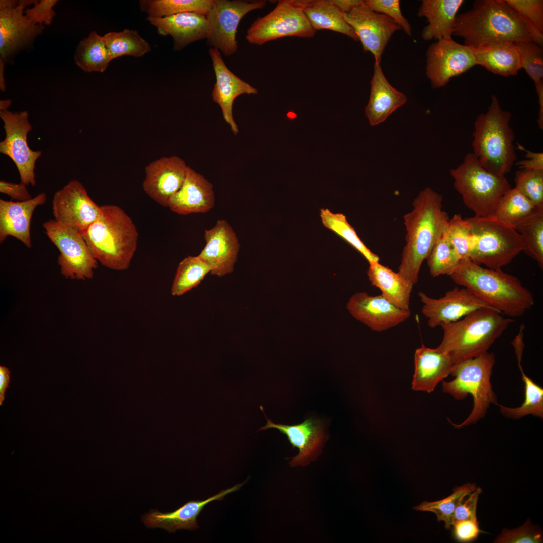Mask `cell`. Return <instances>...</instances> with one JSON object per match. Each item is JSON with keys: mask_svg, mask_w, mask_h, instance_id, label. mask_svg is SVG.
<instances>
[{"mask_svg": "<svg viewBox=\"0 0 543 543\" xmlns=\"http://www.w3.org/2000/svg\"><path fill=\"white\" fill-rule=\"evenodd\" d=\"M10 371L8 368L0 366V405H2L5 397V392L9 387Z\"/></svg>", "mask_w": 543, "mask_h": 543, "instance_id": "55", "label": "cell"}, {"mask_svg": "<svg viewBox=\"0 0 543 543\" xmlns=\"http://www.w3.org/2000/svg\"><path fill=\"white\" fill-rule=\"evenodd\" d=\"M482 489L480 487L467 495L459 503L456 508L452 517V525L460 521L465 520H477L476 509L478 499Z\"/></svg>", "mask_w": 543, "mask_h": 543, "instance_id": "51", "label": "cell"}, {"mask_svg": "<svg viewBox=\"0 0 543 543\" xmlns=\"http://www.w3.org/2000/svg\"><path fill=\"white\" fill-rule=\"evenodd\" d=\"M450 173L465 205L477 216H492L501 197L511 188L505 176L487 171L473 153L467 154L463 162Z\"/></svg>", "mask_w": 543, "mask_h": 543, "instance_id": "9", "label": "cell"}, {"mask_svg": "<svg viewBox=\"0 0 543 543\" xmlns=\"http://www.w3.org/2000/svg\"><path fill=\"white\" fill-rule=\"evenodd\" d=\"M346 308L354 318L377 332H382L399 325L411 314L410 309L398 308L381 294L372 296L365 292L352 295L347 303Z\"/></svg>", "mask_w": 543, "mask_h": 543, "instance_id": "19", "label": "cell"}, {"mask_svg": "<svg viewBox=\"0 0 543 543\" xmlns=\"http://www.w3.org/2000/svg\"><path fill=\"white\" fill-rule=\"evenodd\" d=\"M448 276L455 283L508 317H520L534 304L531 291L517 277L501 269L484 268L464 259Z\"/></svg>", "mask_w": 543, "mask_h": 543, "instance_id": "2", "label": "cell"}, {"mask_svg": "<svg viewBox=\"0 0 543 543\" xmlns=\"http://www.w3.org/2000/svg\"><path fill=\"white\" fill-rule=\"evenodd\" d=\"M42 226L60 252L57 261L61 274L72 280L92 278L98 263L81 232L55 219L45 222Z\"/></svg>", "mask_w": 543, "mask_h": 543, "instance_id": "11", "label": "cell"}, {"mask_svg": "<svg viewBox=\"0 0 543 543\" xmlns=\"http://www.w3.org/2000/svg\"><path fill=\"white\" fill-rule=\"evenodd\" d=\"M28 117L27 111L18 113L8 110L0 111L5 131V137L0 142V152L8 156L15 163L21 182L34 186L35 164L42 152L32 150L28 146L27 135L32 128Z\"/></svg>", "mask_w": 543, "mask_h": 543, "instance_id": "13", "label": "cell"}, {"mask_svg": "<svg viewBox=\"0 0 543 543\" xmlns=\"http://www.w3.org/2000/svg\"><path fill=\"white\" fill-rule=\"evenodd\" d=\"M463 0H424L418 12L428 24L422 32L425 40L449 39L453 35L455 18Z\"/></svg>", "mask_w": 543, "mask_h": 543, "instance_id": "30", "label": "cell"}, {"mask_svg": "<svg viewBox=\"0 0 543 543\" xmlns=\"http://www.w3.org/2000/svg\"><path fill=\"white\" fill-rule=\"evenodd\" d=\"M520 56L521 68L534 81L535 88L543 86V49L533 41L514 42Z\"/></svg>", "mask_w": 543, "mask_h": 543, "instance_id": "45", "label": "cell"}, {"mask_svg": "<svg viewBox=\"0 0 543 543\" xmlns=\"http://www.w3.org/2000/svg\"><path fill=\"white\" fill-rule=\"evenodd\" d=\"M53 214L55 220L82 233L101 214V206L90 198L78 180L69 181L54 195Z\"/></svg>", "mask_w": 543, "mask_h": 543, "instance_id": "16", "label": "cell"}, {"mask_svg": "<svg viewBox=\"0 0 543 543\" xmlns=\"http://www.w3.org/2000/svg\"><path fill=\"white\" fill-rule=\"evenodd\" d=\"M266 5L265 1L214 0L206 15L210 26L208 44L226 56L234 54L238 48L236 35L241 20Z\"/></svg>", "mask_w": 543, "mask_h": 543, "instance_id": "14", "label": "cell"}, {"mask_svg": "<svg viewBox=\"0 0 543 543\" xmlns=\"http://www.w3.org/2000/svg\"><path fill=\"white\" fill-rule=\"evenodd\" d=\"M47 196L41 193L24 201L0 199V242L9 236L16 238L28 248L32 246L31 222L35 209L43 205Z\"/></svg>", "mask_w": 543, "mask_h": 543, "instance_id": "23", "label": "cell"}, {"mask_svg": "<svg viewBox=\"0 0 543 543\" xmlns=\"http://www.w3.org/2000/svg\"><path fill=\"white\" fill-rule=\"evenodd\" d=\"M495 363L494 354L487 352L455 365L450 374L455 378L449 382L442 381L443 392L456 400H463L468 394L473 398L471 413L461 424L452 423L455 427L461 428L475 423L485 416L490 404H498L490 382Z\"/></svg>", "mask_w": 543, "mask_h": 543, "instance_id": "8", "label": "cell"}, {"mask_svg": "<svg viewBox=\"0 0 543 543\" xmlns=\"http://www.w3.org/2000/svg\"><path fill=\"white\" fill-rule=\"evenodd\" d=\"M211 270L210 266L198 255L184 258L178 266L171 294L179 296L197 287Z\"/></svg>", "mask_w": 543, "mask_h": 543, "instance_id": "40", "label": "cell"}, {"mask_svg": "<svg viewBox=\"0 0 543 543\" xmlns=\"http://www.w3.org/2000/svg\"><path fill=\"white\" fill-rule=\"evenodd\" d=\"M367 276L371 284L381 290L384 298L398 308L410 309L412 283L379 262L369 264Z\"/></svg>", "mask_w": 543, "mask_h": 543, "instance_id": "32", "label": "cell"}, {"mask_svg": "<svg viewBox=\"0 0 543 543\" xmlns=\"http://www.w3.org/2000/svg\"><path fill=\"white\" fill-rule=\"evenodd\" d=\"M188 166L176 156L162 157L145 167V192L154 201L168 207L171 197L180 189Z\"/></svg>", "mask_w": 543, "mask_h": 543, "instance_id": "21", "label": "cell"}, {"mask_svg": "<svg viewBox=\"0 0 543 543\" xmlns=\"http://www.w3.org/2000/svg\"><path fill=\"white\" fill-rule=\"evenodd\" d=\"M513 346L519 368L524 384L525 398L523 403L518 407L510 408L498 404L500 411L507 418L520 419L529 414L543 418V388L527 376L524 372L521 365L522 356L525 346L523 336L517 335L511 342Z\"/></svg>", "mask_w": 543, "mask_h": 543, "instance_id": "33", "label": "cell"}, {"mask_svg": "<svg viewBox=\"0 0 543 543\" xmlns=\"http://www.w3.org/2000/svg\"><path fill=\"white\" fill-rule=\"evenodd\" d=\"M147 20L157 28L160 35L172 37L173 49L175 51L181 50L191 43L207 39L210 31L206 16L195 12L161 18L148 17Z\"/></svg>", "mask_w": 543, "mask_h": 543, "instance_id": "24", "label": "cell"}, {"mask_svg": "<svg viewBox=\"0 0 543 543\" xmlns=\"http://www.w3.org/2000/svg\"><path fill=\"white\" fill-rule=\"evenodd\" d=\"M26 186L22 182L14 183L2 180L0 181V192L17 201L28 200L32 197Z\"/></svg>", "mask_w": 543, "mask_h": 543, "instance_id": "53", "label": "cell"}, {"mask_svg": "<svg viewBox=\"0 0 543 543\" xmlns=\"http://www.w3.org/2000/svg\"><path fill=\"white\" fill-rule=\"evenodd\" d=\"M304 11L315 31L329 30L359 40L354 30L346 21L345 13L331 0H309Z\"/></svg>", "mask_w": 543, "mask_h": 543, "instance_id": "34", "label": "cell"}, {"mask_svg": "<svg viewBox=\"0 0 543 543\" xmlns=\"http://www.w3.org/2000/svg\"><path fill=\"white\" fill-rule=\"evenodd\" d=\"M452 526L454 537L459 542L472 541L482 532L479 529L477 520H462L455 523Z\"/></svg>", "mask_w": 543, "mask_h": 543, "instance_id": "52", "label": "cell"}, {"mask_svg": "<svg viewBox=\"0 0 543 543\" xmlns=\"http://www.w3.org/2000/svg\"><path fill=\"white\" fill-rule=\"evenodd\" d=\"M512 116L501 108L492 95L487 111L479 115L474 122L473 153L484 169L498 176H505L517 160L515 135L510 126Z\"/></svg>", "mask_w": 543, "mask_h": 543, "instance_id": "6", "label": "cell"}, {"mask_svg": "<svg viewBox=\"0 0 543 543\" xmlns=\"http://www.w3.org/2000/svg\"><path fill=\"white\" fill-rule=\"evenodd\" d=\"M454 364L446 354L423 344L414 354V373L412 389L431 393L437 384L450 374Z\"/></svg>", "mask_w": 543, "mask_h": 543, "instance_id": "28", "label": "cell"}, {"mask_svg": "<svg viewBox=\"0 0 543 543\" xmlns=\"http://www.w3.org/2000/svg\"><path fill=\"white\" fill-rule=\"evenodd\" d=\"M35 1H0V87L5 89V63L19 49L31 43L42 33L43 25L35 24L24 13L26 6Z\"/></svg>", "mask_w": 543, "mask_h": 543, "instance_id": "12", "label": "cell"}, {"mask_svg": "<svg viewBox=\"0 0 543 543\" xmlns=\"http://www.w3.org/2000/svg\"><path fill=\"white\" fill-rule=\"evenodd\" d=\"M477 65L495 74L516 75L521 68L518 48L512 41H498L474 49Z\"/></svg>", "mask_w": 543, "mask_h": 543, "instance_id": "31", "label": "cell"}, {"mask_svg": "<svg viewBox=\"0 0 543 543\" xmlns=\"http://www.w3.org/2000/svg\"><path fill=\"white\" fill-rule=\"evenodd\" d=\"M426 260L431 275L435 277L442 275H448L461 259L454 246L443 232Z\"/></svg>", "mask_w": 543, "mask_h": 543, "instance_id": "44", "label": "cell"}, {"mask_svg": "<svg viewBox=\"0 0 543 543\" xmlns=\"http://www.w3.org/2000/svg\"><path fill=\"white\" fill-rule=\"evenodd\" d=\"M515 188L537 207L543 208V170L516 171Z\"/></svg>", "mask_w": 543, "mask_h": 543, "instance_id": "47", "label": "cell"}, {"mask_svg": "<svg viewBox=\"0 0 543 543\" xmlns=\"http://www.w3.org/2000/svg\"><path fill=\"white\" fill-rule=\"evenodd\" d=\"M245 483L222 490L206 500H191L173 512L162 513L152 510L143 516L142 520L148 528H161L169 532H174L177 529H197L199 526L197 518L208 503L222 500L226 495L240 489Z\"/></svg>", "mask_w": 543, "mask_h": 543, "instance_id": "25", "label": "cell"}, {"mask_svg": "<svg viewBox=\"0 0 543 543\" xmlns=\"http://www.w3.org/2000/svg\"><path fill=\"white\" fill-rule=\"evenodd\" d=\"M260 409L264 413L262 406H260ZM264 415L267 423L258 431L277 429L287 436L293 448L298 449V454L290 462L291 466L306 465V462L313 458L321 448L325 434L320 420L309 418L298 425H287L275 423Z\"/></svg>", "mask_w": 543, "mask_h": 543, "instance_id": "26", "label": "cell"}, {"mask_svg": "<svg viewBox=\"0 0 543 543\" xmlns=\"http://www.w3.org/2000/svg\"><path fill=\"white\" fill-rule=\"evenodd\" d=\"M11 104V101L9 99L1 100L0 111L8 110V108L10 106Z\"/></svg>", "mask_w": 543, "mask_h": 543, "instance_id": "57", "label": "cell"}, {"mask_svg": "<svg viewBox=\"0 0 543 543\" xmlns=\"http://www.w3.org/2000/svg\"><path fill=\"white\" fill-rule=\"evenodd\" d=\"M495 542L538 543L542 542L541 530L528 520L522 526L512 530L505 528Z\"/></svg>", "mask_w": 543, "mask_h": 543, "instance_id": "48", "label": "cell"}, {"mask_svg": "<svg viewBox=\"0 0 543 543\" xmlns=\"http://www.w3.org/2000/svg\"><path fill=\"white\" fill-rule=\"evenodd\" d=\"M209 53L216 76V82L212 92V99L219 105L224 119L229 125L233 133L237 135L239 130L233 116L234 101L243 94H256L257 89L228 68L219 50L210 47Z\"/></svg>", "mask_w": 543, "mask_h": 543, "instance_id": "22", "label": "cell"}, {"mask_svg": "<svg viewBox=\"0 0 543 543\" xmlns=\"http://www.w3.org/2000/svg\"><path fill=\"white\" fill-rule=\"evenodd\" d=\"M320 216L325 227L334 232L357 250L369 264L379 262V257L365 245L343 214L334 213L327 208H322L320 210Z\"/></svg>", "mask_w": 543, "mask_h": 543, "instance_id": "39", "label": "cell"}, {"mask_svg": "<svg viewBox=\"0 0 543 543\" xmlns=\"http://www.w3.org/2000/svg\"><path fill=\"white\" fill-rule=\"evenodd\" d=\"M101 210L98 218L81 233L97 261L111 269L126 270L137 248L136 227L117 205H104Z\"/></svg>", "mask_w": 543, "mask_h": 543, "instance_id": "4", "label": "cell"}, {"mask_svg": "<svg viewBox=\"0 0 543 543\" xmlns=\"http://www.w3.org/2000/svg\"><path fill=\"white\" fill-rule=\"evenodd\" d=\"M418 295L422 303L421 312L432 328L458 321L480 308H493L464 287H456L438 298L422 292Z\"/></svg>", "mask_w": 543, "mask_h": 543, "instance_id": "18", "label": "cell"}, {"mask_svg": "<svg viewBox=\"0 0 543 543\" xmlns=\"http://www.w3.org/2000/svg\"><path fill=\"white\" fill-rule=\"evenodd\" d=\"M364 2L374 11L385 14L392 19L408 35H412L411 26L401 12L399 1L365 0Z\"/></svg>", "mask_w": 543, "mask_h": 543, "instance_id": "49", "label": "cell"}, {"mask_svg": "<svg viewBox=\"0 0 543 543\" xmlns=\"http://www.w3.org/2000/svg\"><path fill=\"white\" fill-rule=\"evenodd\" d=\"M527 28L533 42L543 43V1L505 0Z\"/></svg>", "mask_w": 543, "mask_h": 543, "instance_id": "42", "label": "cell"}, {"mask_svg": "<svg viewBox=\"0 0 543 543\" xmlns=\"http://www.w3.org/2000/svg\"><path fill=\"white\" fill-rule=\"evenodd\" d=\"M206 244L198 256L211 267L210 274L222 277L231 273L237 261L240 244L234 230L224 219L204 232Z\"/></svg>", "mask_w": 543, "mask_h": 543, "instance_id": "20", "label": "cell"}, {"mask_svg": "<svg viewBox=\"0 0 543 543\" xmlns=\"http://www.w3.org/2000/svg\"><path fill=\"white\" fill-rule=\"evenodd\" d=\"M517 145L518 149L525 152L526 159L516 162V165L518 166L520 169L528 170H543L542 152H534L525 149L518 143Z\"/></svg>", "mask_w": 543, "mask_h": 543, "instance_id": "54", "label": "cell"}, {"mask_svg": "<svg viewBox=\"0 0 543 543\" xmlns=\"http://www.w3.org/2000/svg\"><path fill=\"white\" fill-rule=\"evenodd\" d=\"M360 41L364 52H370L381 62L382 55L393 33L402 28L388 16L369 8L362 1L344 14Z\"/></svg>", "mask_w": 543, "mask_h": 543, "instance_id": "17", "label": "cell"}, {"mask_svg": "<svg viewBox=\"0 0 543 543\" xmlns=\"http://www.w3.org/2000/svg\"><path fill=\"white\" fill-rule=\"evenodd\" d=\"M442 200L441 195L426 188L414 200L412 210L403 216L406 244L398 273L414 285L418 282L423 262L442 235L449 220L442 210Z\"/></svg>", "mask_w": 543, "mask_h": 543, "instance_id": "1", "label": "cell"}, {"mask_svg": "<svg viewBox=\"0 0 543 543\" xmlns=\"http://www.w3.org/2000/svg\"><path fill=\"white\" fill-rule=\"evenodd\" d=\"M331 1L344 13L349 12L362 2L361 0H331Z\"/></svg>", "mask_w": 543, "mask_h": 543, "instance_id": "56", "label": "cell"}, {"mask_svg": "<svg viewBox=\"0 0 543 543\" xmlns=\"http://www.w3.org/2000/svg\"><path fill=\"white\" fill-rule=\"evenodd\" d=\"M543 212L516 188H510L501 197L492 216L514 228Z\"/></svg>", "mask_w": 543, "mask_h": 543, "instance_id": "35", "label": "cell"}, {"mask_svg": "<svg viewBox=\"0 0 543 543\" xmlns=\"http://www.w3.org/2000/svg\"><path fill=\"white\" fill-rule=\"evenodd\" d=\"M103 38L112 60L123 56L140 57L151 51V46L135 30L110 32Z\"/></svg>", "mask_w": 543, "mask_h": 543, "instance_id": "37", "label": "cell"}, {"mask_svg": "<svg viewBox=\"0 0 543 543\" xmlns=\"http://www.w3.org/2000/svg\"><path fill=\"white\" fill-rule=\"evenodd\" d=\"M214 0H142L140 8L149 17L161 18L186 12L206 15Z\"/></svg>", "mask_w": 543, "mask_h": 543, "instance_id": "38", "label": "cell"}, {"mask_svg": "<svg viewBox=\"0 0 543 543\" xmlns=\"http://www.w3.org/2000/svg\"><path fill=\"white\" fill-rule=\"evenodd\" d=\"M514 320L491 308L476 310L454 322L441 326L443 337L436 348L454 365L481 355Z\"/></svg>", "mask_w": 543, "mask_h": 543, "instance_id": "5", "label": "cell"}, {"mask_svg": "<svg viewBox=\"0 0 543 543\" xmlns=\"http://www.w3.org/2000/svg\"><path fill=\"white\" fill-rule=\"evenodd\" d=\"M57 2V0L36 1L32 7L25 10V15L35 24L50 25L55 16L53 8Z\"/></svg>", "mask_w": 543, "mask_h": 543, "instance_id": "50", "label": "cell"}, {"mask_svg": "<svg viewBox=\"0 0 543 543\" xmlns=\"http://www.w3.org/2000/svg\"><path fill=\"white\" fill-rule=\"evenodd\" d=\"M476 484L467 483L456 487L453 493L448 497L436 501H423L414 507L416 510L432 512L435 514L437 521H444L445 527L449 529L452 526V517L459 503L468 494L474 491Z\"/></svg>", "mask_w": 543, "mask_h": 543, "instance_id": "41", "label": "cell"}, {"mask_svg": "<svg viewBox=\"0 0 543 543\" xmlns=\"http://www.w3.org/2000/svg\"><path fill=\"white\" fill-rule=\"evenodd\" d=\"M309 0H280L265 16L258 18L247 30L246 39L261 45L285 37L311 38L316 31L304 11Z\"/></svg>", "mask_w": 543, "mask_h": 543, "instance_id": "10", "label": "cell"}, {"mask_svg": "<svg viewBox=\"0 0 543 543\" xmlns=\"http://www.w3.org/2000/svg\"><path fill=\"white\" fill-rule=\"evenodd\" d=\"M369 101L365 108V115L371 125L384 122L397 108L407 100L405 94L393 87L386 79L380 66L375 60L374 73L371 81Z\"/></svg>", "mask_w": 543, "mask_h": 543, "instance_id": "29", "label": "cell"}, {"mask_svg": "<svg viewBox=\"0 0 543 543\" xmlns=\"http://www.w3.org/2000/svg\"><path fill=\"white\" fill-rule=\"evenodd\" d=\"M476 65L474 49L452 38L437 40L426 52V73L433 88L444 86L452 77Z\"/></svg>", "mask_w": 543, "mask_h": 543, "instance_id": "15", "label": "cell"}, {"mask_svg": "<svg viewBox=\"0 0 543 543\" xmlns=\"http://www.w3.org/2000/svg\"><path fill=\"white\" fill-rule=\"evenodd\" d=\"M214 203L213 185L188 166L184 183L170 199L168 207L175 213L188 215L206 213L213 208Z\"/></svg>", "mask_w": 543, "mask_h": 543, "instance_id": "27", "label": "cell"}, {"mask_svg": "<svg viewBox=\"0 0 543 543\" xmlns=\"http://www.w3.org/2000/svg\"><path fill=\"white\" fill-rule=\"evenodd\" d=\"M516 230L523 241V251L543 268V212L518 225Z\"/></svg>", "mask_w": 543, "mask_h": 543, "instance_id": "43", "label": "cell"}, {"mask_svg": "<svg viewBox=\"0 0 543 543\" xmlns=\"http://www.w3.org/2000/svg\"><path fill=\"white\" fill-rule=\"evenodd\" d=\"M112 60L103 36L95 31L79 43L74 54L75 64L86 72L103 73Z\"/></svg>", "mask_w": 543, "mask_h": 543, "instance_id": "36", "label": "cell"}, {"mask_svg": "<svg viewBox=\"0 0 543 543\" xmlns=\"http://www.w3.org/2000/svg\"><path fill=\"white\" fill-rule=\"evenodd\" d=\"M444 232L454 246L460 259H469L472 236L466 220L460 214H455L449 219Z\"/></svg>", "mask_w": 543, "mask_h": 543, "instance_id": "46", "label": "cell"}, {"mask_svg": "<svg viewBox=\"0 0 543 543\" xmlns=\"http://www.w3.org/2000/svg\"><path fill=\"white\" fill-rule=\"evenodd\" d=\"M465 220L472 236L469 259L473 263L501 269L523 251L524 245L516 229L493 216L475 215Z\"/></svg>", "mask_w": 543, "mask_h": 543, "instance_id": "7", "label": "cell"}, {"mask_svg": "<svg viewBox=\"0 0 543 543\" xmlns=\"http://www.w3.org/2000/svg\"><path fill=\"white\" fill-rule=\"evenodd\" d=\"M453 35L463 38L464 45L474 49L498 41H533L505 0L475 1L471 9L457 15Z\"/></svg>", "mask_w": 543, "mask_h": 543, "instance_id": "3", "label": "cell"}]
</instances>
